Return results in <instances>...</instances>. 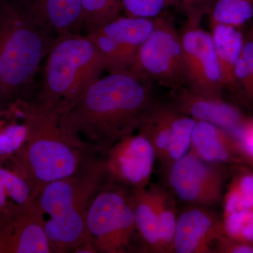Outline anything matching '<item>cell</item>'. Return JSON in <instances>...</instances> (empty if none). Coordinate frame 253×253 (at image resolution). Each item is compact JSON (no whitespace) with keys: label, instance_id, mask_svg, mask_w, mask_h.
Returning <instances> with one entry per match:
<instances>
[{"label":"cell","instance_id":"cell-2","mask_svg":"<svg viewBox=\"0 0 253 253\" xmlns=\"http://www.w3.org/2000/svg\"><path fill=\"white\" fill-rule=\"evenodd\" d=\"M9 108L26 123L28 138L7 161L38 191L79 170L89 144L63 124L60 113L38 101L18 100Z\"/></svg>","mask_w":253,"mask_h":253},{"label":"cell","instance_id":"cell-31","mask_svg":"<svg viewBox=\"0 0 253 253\" xmlns=\"http://www.w3.org/2000/svg\"><path fill=\"white\" fill-rule=\"evenodd\" d=\"M213 2L214 0H180L179 9L187 19L201 21L205 15L209 14Z\"/></svg>","mask_w":253,"mask_h":253},{"label":"cell","instance_id":"cell-15","mask_svg":"<svg viewBox=\"0 0 253 253\" xmlns=\"http://www.w3.org/2000/svg\"><path fill=\"white\" fill-rule=\"evenodd\" d=\"M38 191L11 165L0 163V223L18 215L36 201Z\"/></svg>","mask_w":253,"mask_h":253},{"label":"cell","instance_id":"cell-29","mask_svg":"<svg viewBox=\"0 0 253 253\" xmlns=\"http://www.w3.org/2000/svg\"><path fill=\"white\" fill-rule=\"evenodd\" d=\"M122 4L126 16L154 18L169 8H179L180 0H122Z\"/></svg>","mask_w":253,"mask_h":253},{"label":"cell","instance_id":"cell-18","mask_svg":"<svg viewBox=\"0 0 253 253\" xmlns=\"http://www.w3.org/2000/svg\"><path fill=\"white\" fill-rule=\"evenodd\" d=\"M176 110L170 104L154 101L143 115L137 131L151 141L158 158L166 161Z\"/></svg>","mask_w":253,"mask_h":253},{"label":"cell","instance_id":"cell-30","mask_svg":"<svg viewBox=\"0 0 253 253\" xmlns=\"http://www.w3.org/2000/svg\"><path fill=\"white\" fill-rule=\"evenodd\" d=\"M234 136L244 163L253 165V121L247 120Z\"/></svg>","mask_w":253,"mask_h":253},{"label":"cell","instance_id":"cell-20","mask_svg":"<svg viewBox=\"0 0 253 253\" xmlns=\"http://www.w3.org/2000/svg\"><path fill=\"white\" fill-rule=\"evenodd\" d=\"M131 194L136 230L152 252L161 253L157 216L151 191L147 187L133 189Z\"/></svg>","mask_w":253,"mask_h":253},{"label":"cell","instance_id":"cell-14","mask_svg":"<svg viewBox=\"0 0 253 253\" xmlns=\"http://www.w3.org/2000/svg\"><path fill=\"white\" fill-rule=\"evenodd\" d=\"M191 151L208 162L242 163L236 138L229 131L202 121H196L191 136Z\"/></svg>","mask_w":253,"mask_h":253},{"label":"cell","instance_id":"cell-32","mask_svg":"<svg viewBox=\"0 0 253 253\" xmlns=\"http://www.w3.org/2000/svg\"><path fill=\"white\" fill-rule=\"evenodd\" d=\"M214 252L221 253H253V243L244 242L222 235L218 239Z\"/></svg>","mask_w":253,"mask_h":253},{"label":"cell","instance_id":"cell-22","mask_svg":"<svg viewBox=\"0 0 253 253\" xmlns=\"http://www.w3.org/2000/svg\"><path fill=\"white\" fill-rule=\"evenodd\" d=\"M98 49L109 73L129 72L137 49L116 42L97 31L86 35Z\"/></svg>","mask_w":253,"mask_h":253},{"label":"cell","instance_id":"cell-23","mask_svg":"<svg viewBox=\"0 0 253 253\" xmlns=\"http://www.w3.org/2000/svg\"><path fill=\"white\" fill-rule=\"evenodd\" d=\"M209 15L211 27L227 24L242 28L253 19V0H214Z\"/></svg>","mask_w":253,"mask_h":253},{"label":"cell","instance_id":"cell-13","mask_svg":"<svg viewBox=\"0 0 253 253\" xmlns=\"http://www.w3.org/2000/svg\"><path fill=\"white\" fill-rule=\"evenodd\" d=\"M171 103L177 112L196 121L211 123L235 135L247 119L237 109L222 99L210 98L198 94L186 86L176 90Z\"/></svg>","mask_w":253,"mask_h":253},{"label":"cell","instance_id":"cell-8","mask_svg":"<svg viewBox=\"0 0 253 253\" xmlns=\"http://www.w3.org/2000/svg\"><path fill=\"white\" fill-rule=\"evenodd\" d=\"M222 166L190 151L167 168L168 184L179 199L191 206H216L222 200L226 176Z\"/></svg>","mask_w":253,"mask_h":253},{"label":"cell","instance_id":"cell-7","mask_svg":"<svg viewBox=\"0 0 253 253\" xmlns=\"http://www.w3.org/2000/svg\"><path fill=\"white\" fill-rule=\"evenodd\" d=\"M129 73L172 90L185 85L181 35L165 13L156 17L154 30L139 46Z\"/></svg>","mask_w":253,"mask_h":253},{"label":"cell","instance_id":"cell-3","mask_svg":"<svg viewBox=\"0 0 253 253\" xmlns=\"http://www.w3.org/2000/svg\"><path fill=\"white\" fill-rule=\"evenodd\" d=\"M56 38L28 0H0V98L27 90Z\"/></svg>","mask_w":253,"mask_h":253},{"label":"cell","instance_id":"cell-21","mask_svg":"<svg viewBox=\"0 0 253 253\" xmlns=\"http://www.w3.org/2000/svg\"><path fill=\"white\" fill-rule=\"evenodd\" d=\"M149 189L157 216L161 253H173V241L178 218L175 201L172 195L161 186H151Z\"/></svg>","mask_w":253,"mask_h":253},{"label":"cell","instance_id":"cell-16","mask_svg":"<svg viewBox=\"0 0 253 253\" xmlns=\"http://www.w3.org/2000/svg\"><path fill=\"white\" fill-rule=\"evenodd\" d=\"M37 18L56 36L81 34L83 0H28Z\"/></svg>","mask_w":253,"mask_h":253},{"label":"cell","instance_id":"cell-19","mask_svg":"<svg viewBox=\"0 0 253 253\" xmlns=\"http://www.w3.org/2000/svg\"><path fill=\"white\" fill-rule=\"evenodd\" d=\"M155 19L121 15L94 31L119 44L138 50L154 30Z\"/></svg>","mask_w":253,"mask_h":253},{"label":"cell","instance_id":"cell-17","mask_svg":"<svg viewBox=\"0 0 253 253\" xmlns=\"http://www.w3.org/2000/svg\"><path fill=\"white\" fill-rule=\"evenodd\" d=\"M241 28L227 24H217L211 27L223 85L224 89L231 91H234V69L242 54L246 38Z\"/></svg>","mask_w":253,"mask_h":253},{"label":"cell","instance_id":"cell-28","mask_svg":"<svg viewBox=\"0 0 253 253\" xmlns=\"http://www.w3.org/2000/svg\"><path fill=\"white\" fill-rule=\"evenodd\" d=\"M224 235L230 239L253 243V208L248 211L223 214Z\"/></svg>","mask_w":253,"mask_h":253},{"label":"cell","instance_id":"cell-6","mask_svg":"<svg viewBox=\"0 0 253 253\" xmlns=\"http://www.w3.org/2000/svg\"><path fill=\"white\" fill-rule=\"evenodd\" d=\"M86 229L96 253H126L136 230L132 194L119 185L98 191L88 210Z\"/></svg>","mask_w":253,"mask_h":253},{"label":"cell","instance_id":"cell-24","mask_svg":"<svg viewBox=\"0 0 253 253\" xmlns=\"http://www.w3.org/2000/svg\"><path fill=\"white\" fill-rule=\"evenodd\" d=\"M253 208V171L242 169L231 181L224 200V214Z\"/></svg>","mask_w":253,"mask_h":253},{"label":"cell","instance_id":"cell-26","mask_svg":"<svg viewBox=\"0 0 253 253\" xmlns=\"http://www.w3.org/2000/svg\"><path fill=\"white\" fill-rule=\"evenodd\" d=\"M196 121L176 111L173 120L172 133L164 165L168 167L187 154Z\"/></svg>","mask_w":253,"mask_h":253},{"label":"cell","instance_id":"cell-1","mask_svg":"<svg viewBox=\"0 0 253 253\" xmlns=\"http://www.w3.org/2000/svg\"><path fill=\"white\" fill-rule=\"evenodd\" d=\"M154 101L146 81L129 72L109 73L88 86L61 115V121L107 154L116 143L137 131L143 115Z\"/></svg>","mask_w":253,"mask_h":253},{"label":"cell","instance_id":"cell-10","mask_svg":"<svg viewBox=\"0 0 253 253\" xmlns=\"http://www.w3.org/2000/svg\"><path fill=\"white\" fill-rule=\"evenodd\" d=\"M106 163L111 180L133 189L149 185L156 152L151 141L138 132L118 141L109 150Z\"/></svg>","mask_w":253,"mask_h":253},{"label":"cell","instance_id":"cell-25","mask_svg":"<svg viewBox=\"0 0 253 253\" xmlns=\"http://www.w3.org/2000/svg\"><path fill=\"white\" fill-rule=\"evenodd\" d=\"M83 30L86 34L121 16L122 0H83Z\"/></svg>","mask_w":253,"mask_h":253},{"label":"cell","instance_id":"cell-27","mask_svg":"<svg viewBox=\"0 0 253 253\" xmlns=\"http://www.w3.org/2000/svg\"><path fill=\"white\" fill-rule=\"evenodd\" d=\"M27 138L28 127L23 121L6 126L0 121V163L9 161L17 154Z\"/></svg>","mask_w":253,"mask_h":253},{"label":"cell","instance_id":"cell-5","mask_svg":"<svg viewBox=\"0 0 253 253\" xmlns=\"http://www.w3.org/2000/svg\"><path fill=\"white\" fill-rule=\"evenodd\" d=\"M106 70L86 36H58L46 56L38 102L62 115Z\"/></svg>","mask_w":253,"mask_h":253},{"label":"cell","instance_id":"cell-33","mask_svg":"<svg viewBox=\"0 0 253 253\" xmlns=\"http://www.w3.org/2000/svg\"><path fill=\"white\" fill-rule=\"evenodd\" d=\"M242 55L247 63L253 79V40L248 34L245 38Z\"/></svg>","mask_w":253,"mask_h":253},{"label":"cell","instance_id":"cell-9","mask_svg":"<svg viewBox=\"0 0 253 253\" xmlns=\"http://www.w3.org/2000/svg\"><path fill=\"white\" fill-rule=\"evenodd\" d=\"M201 23L186 19L180 33L184 86L207 97L222 99L224 88L212 35L201 27Z\"/></svg>","mask_w":253,"mask_h":253},{"label":"cell","instance_id":"cell-11","mask_svg":"<svg viewBox=\"0 0 253 253\" xmlns=\"http://www.w3.org/2000/svg\"><path fill=\"white\" fill-rule=\"evenodd\" d=\"M208 208L191 206L178 215L173 253H215L218 239L224 235L222 221Z\"/></svg>","mask_w":253,"mask_h":253},{"label":"cell","instance_id":"cell-34","mask_svg":"<svg viewBox=\"0 0 253 253\" xmlns=\"http://www.w3.org/2000/svg\"><path fill=\"white\" fill-rule=\"evenodd\" d=\"M251 27L249 28V31L248 32L247 34L253 40V19L251 21Z\"/></svg>","mask_w":253,"mask_h":253},{"label":"cell","instance_id":"cell-4","mask_svg":"<svg viewBox=\"0 0 253 253\" xmlns=\"http://www.w3.org/2000/svg\"><path fill=\"white\" fill-rule=\"evenodd\" d=\"M106 174L105 161L83 164L72 175L40 188L36 202L53 253L69 252L90 242L86 229L88 210Z\"/></svg>","mask_w":253,"mask_h":253},{"label":"cell","instance_id":"cell-12","mask_svg":"<svg viewBox=\"0 0 253 253\" xmlns=\"http://www.w3.org/2000/svg\"><path fill=\"white\" fill-rule=\"evenodd\" d=\"M49 253L52 250L36 199L23 212L0 223V253Z\"/></svg>","mask_w":253,"mask_h":253}]
</instances>
